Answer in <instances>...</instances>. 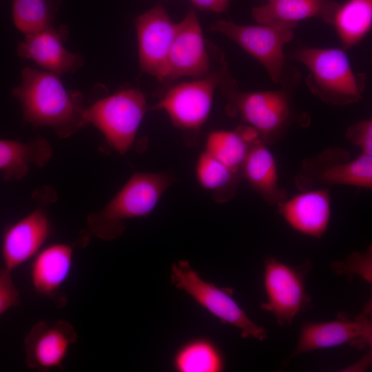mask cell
I'll return each instance as SVG.
<instances>
[{
  "mask_svg": "<svg viewBox=\"0 0 372 372\" xmlns=\"http://www.w3.org/2000/svg\"><path fill=\"white\" fill-rule=\"evenodd\" d=\"M263 283L266 300L260 308L281 326L291 324L309 302L302 272L276 258L265 260Z\"/></svg>",
  "mask_w": 372,
  "mask_h": 372,
  "instance_id": "9",
  "label": "cell"
},
{
  "mask_svg": "<svg viewBox=\"0 0 372 372\" xmlns=\"http://www.w3.org/2000/svg\"><path fill=\"white\" fill-rule=\"evenodd\" d=\"M339 3L333 0H271L254 7L251 14L258 23L297 25L300 21L318 17L332 24Z\"/></svg>",
  "mask_w": 372,
  "mask_h": 372,
  "instance_id": "18",
  "label": "cell"
},
{
  "mask_svg": "<svg viewBox=\"0 0 372 372\" xmlns=\"http://www.w3.org/2000/svg\"><path fill=\"white\" fill-rule=\"evenodd\" d=\"M347 152H343L331 164L318 167L309 180L314 177L320 185H348L370 189L372 187V156L360 154L353 160H349Z\"/></svg>",
  "mask_w": 372,
  "mask_h": 372,
  "instance_id": "22",
  "label": "cell"
},
{
  "mask_svg": "<svg viewBox=\"0 0 372 372\" xmlns=\"http://www.w3.org/2000/svg\"><path fill=\"white\" fill-rule=\"evenodd\" d=\"M278 211L294 230L320 238L326 232L331 214V197L328 187L303 190L278 206Z\"/></svg>",
  "mask_w": 372,
  "mask_h": 372,
  "instance_id": "17",
  "label": "cell"
},
{
  "mask_svg": "<svg viewBox=\"0 0 372 372\" xmlns=\"http://www.w3.org/2000/svg\"><path fill=\"white\" fill-rule=\"evenodd\" d=\"M77 338L74 327L68 321L37 322L24 338L27 366L40 371L61 369L70 347Z\"/></svg>",
  "mask_w": 372,
  "mask_h": 372,
  "instance_id": "14",
  "label": "cell"
},
{
  "mask_svg": "<svg viewBox=\"0 0 372 372\" xmlns=\"http://www.w3.org/2000/svg\"><path fill=\"white\" fill-rule=\"evenodd\" d=\"M349 344L358 348L372 344L371 303L353 320L307 322L302 326L293 355Z\"/></svg>",
  "mask_w": 372,
  "mask_h": 372,
  "instance_id": "12",
  "label": "cell"
},
{
  "mask_svg": "<svg viewBox=\"0 0 372 372\" xmlns=\"http://www.w3.org/2000/svg\"><path fill=\"white\" fill-rule=\"evenodd\" d=\"M296 25L271 23L244 25L226 20L211 25V30L234 41L255 58L271 81L281 83L285 65L284 46L293 37Z\"/></svg>",
  "mask_w": 372,
  "mask_h": 372,
  "instance_id": "8",
  "label": "cell"
},
{
  "mask_svg": "<svg viewBox=\"0 0 372 372\" xmlns=\"http://www.w3.org/2000/svg\"><path fill=\"white\" fill-rule=\"evenodd\" d=\"M198 10L216 13L227 11L231 0H189Z\"/></svg>",
  "mask_w": 372,
  "mask_h": 372,
  "instance_id": "30",
  "label": "cell"
},
{
  "mask_svg": "<svg viewBox=\"0 0 372 372\" xmlns=\"http://www.w3.org/2000/svg\"><path fill=\"white\" fill-rule=\"evenodd\" d=\"M135 28L140 68L162 82L176 23L163 6L157 5L135 19Z\"/></svg>",
  "mask_w": 372,
  "mask_h": 372,
  "instance_id": "13",
  "label": "cell"
},
{
  "mask_svg": "<svg viewBox=\"0 0 372 372\" xmlns=\"http://www.w3.org/2000/svg\"><path fill=\"white\" fill-rule=\"evenodd\" d=\"M173 182L166 172L134 174L103 208L88 216L90 233L106 241L120 237L124 221L149 216Z\"/></svg>",
  "mask_w": 372,
  "mask_h": 372,
  "instance_id": "2",
  "label": "cell"
},
{
  "mask_svg": "<svg viewBox=\"0 0 372 372\" xmlns=\"http://www.w3.org/2000/svg\"><path fill=\"white\" fill-rule=\"evenodd\" d=\"M11 93L21 105L24 122L34 127H51L65 138L88 125L83 94L67 89L55 73L25 67Z\"/></svg>",
  "mask_w": 372,
  "mask_h": 372,
  "instance_id": "1",
  "label": "cell"
},
{
  "mask_svg": "<svg viewBox=\"0 0 372 372\" xmlns=\"http://www.w3.org/2000/svg\"><path fill=\"white\" fill-rule=\"evenodd\" d=\"M267 1H271V0H267Z\"/></svg>",
  "mask_w": 372,
  "mask_h": 372,
  "instance_id": "31",
  "label": "cell"
},
{
  "mask_svg": "<svg viewBox=\"0 0 372 372\" xmlns=\"http://www.w3.org/2000/svg\"><path fill=\"white\" fill-rule=\"evenodd\" d=\"M41 202L28 214L7 227L3 232L1 256L4 268L12 272L42 249L50 237L52 226L47 206L53 201L54 192L44 191Z\"/></svg>",
  "mask_w": 372,
  "mask_h": 372,
  "instance_id": "10",
  "label": "cell"
},
{
  "mask_svg": "<svg viewBox=\"0 0 372 372\" xmlns=\"http://www.w3.org/2000/svg\"><path fill=\"white\" fill-rule=\"evenodd\" d=\"M74 245L53 243L42 248L32 259L31 283L40 296L64 307L68 298L61 287L70 276L73 265Z\"/></svg>",
  "mask_w": 372,
  "mask_h": 372,
  "instance_id": "16",
  "label": "cell"
},
{
  "mask_svg": "<svg viewBox=\"0 0 372 372\" xmlns=\"http://www.w3.org/2000/svg\"><path fill=\"white\" fill-rule=\"evenodd\" d=\"M259 139L262 138L254 129L242 125L234 131L211 132L207 137L205 151L232 170L240 172L251 145Z\"/></svg>",
  "mask_w": 372,
  "mask_h": 372,
  "instance_id": "21",
  "label": "cell"
},
{
  "mask_svg": "<svg viewBox=\"0 0 372 372\" xmlns=\"http://www.w3.org/2000/svg\"><path fill=\"white\" fill-rule=\"evenodd\" d=\"M219 87L227 101V113L254 129L265 143L279 134L290 118V101L283 90L242 92L229 72Z\"/></svg>",
  "mask_w": 372,
  "mask_h": 372,
  "instance_id": "5",
  "label": "cell"
},
{
  "mask_svg": "<svg viewBox=\"0 0 372 372\" xmlns=\"http://www.w3.org/2000/svg\"><path fill=\"white\" fill-rule=\"evenodd\" d=\"M344 50L356 45L372 26V0H347L337 8L333 17Z\"/></svg>",
  "mask_w": 372,
  "mask_h": 372,
  "instance_id": "23",
  "label": "cell"
},
{
  "mask_svg": "<svg viewBox=\"0 0 372 372\" xmlns=\"http://www.w3.org/2000/svg\"><path fill=\"white\" fill-rule=\"evenodd\" d=\"M199 185L212 194L214 200L225 203L232 198L242 175L215 158L206 151L199 155L195 168Z\"/></svg>",
  "mask_w": 372,
  "mask_h": 372,
  "instance_id": "24",
  "label": "cell"
},
{
  "mask_svg": "<svg viewBox=\"0 0 372 372\" xmlns=\"http://www.w3.org/2000/svg\"><path fill=\"white\" fill-rule=\"evenodd\" d=\"M68 34V27L61 25L25 34L24 40L18 44L17 54L58 75L74 74L84 65V59L65 48L63 43Z\"/></svg>",
  "mask_w": 372,
  "mask_h": 372,
  "instance_id": "15",
  "label": "cell"
},
{
  "mask_svg": "<svg viewBox=\"0 0 372 372\" xmlns=\"http://www.w3.org/2000/svg\"><path fill=\"white\" fill-rule=\"evenodd\" d=\"M240 172L253 190L269 205L278 206L287 199L285 191L278 184L275 158L262 139L251 145Z\"/></svg>",
  "mask_w": 372,
  "mask_h": 372,
  "instance_id": "19",
  "label": "cell"
},
{
  "mask_svg": "<svg viewBox=\"0 0 372 372\" xmlns=\"http://www.w3.org/2000/svg\"><path fill=\"white\" fill-rule=\"evenodd\" d=\"M52 156V147L43 137L28 142L0 139V172L6 180H19L30 165L43 167Z\"/></svg>",
  "mask_w": 372,
  "mask_h": 372,
  "instance_id": "20",
  "label": "cell"
},
{
  "mask_svg": "<svg viewBox=\"0 0 372 372\" xmlns=\"http://www.w3.org/2000/svg\"><path fill=\"white\" fill-rule=\"evenodd\" d=\"M61 2L62 0H13L14 25L25 34L50 27Z\"/></svg>",
  "mask_w": 372,
  "mask_h": 372,
  "instance_id": "26",
  "label": "cell"
},
{
  "mask_svg": "<svg viewBox=\"0 0 372 372\" xmlns=\"http://www.w3.org/2000/svg\"><path fill=\"white\" fill-rule=\"evenodd\" d=\"M351 143L360 150V154L372 156V120H361L351 125L346 132Z\"/></svg>",
  "mask_w": 372,
  "mask_h": 372,
  "instance_id": "28",
  "label": "cell"
},
{
  "mask_svg": "<svg viewBox=\"0 0 372 372\" xmlns=\"http://www.w3.org/2000/svg\"><path fill=\"white\" fill-rule=\"evenodd\" d=\"M19 304V292L14 285L11 272L3 267L0 269V316Z\"/></svg>",
  "mask_w": 372,
  "mask_h": 372,
  "instance_id": "29",
  "label": "cell"
},
{
  "mask_svg": "<svg viewBox=\"0 0 372 372\" xmlns=\"http://www.w3.org/2000/svg\"><path fill=\"white\" fill-rule=\"evenodd\" d=\"M147 110L143 93L130 88L87 106L86 120L103 134L112 148L125 154L133 145Z\"/></svg>",
  "mask_w": 372,
  "mask_h": 372,
  "instance_id": "7",
  "label": "cell"
},
{
  "mask_svg": "<svg viewBox=\"0 0 372 372\" xmlns=\"http://www.w3.org/2000/svg\"><path fill=\"white\" fill-rule=\"evenodd\" d=\"M170 280L175 287L187 293L220 321L238 329L242 338L260 341L267 338L265 329L253 322L234 299L231 288L205 281L188 261L181 260L172 265Z\"/></svg>",
  "mask_w": 372,
  "mask_h": 372,
  "instance_id": "6",
  "label": "cell"
},
{
  "mask_svg": "<svg viewBox=\"0 0 372 372\" xmlns=\"http://www.w3.org/2000/svg\"><path fill=\"white\" fill-rule=\"evenodd\" d=\"M293 59L308 69L307 85L324 103L345 105L360 100L364 76L353 72L344 49L302 47Z\"/></svg>",
  "mask_w": 372,
  "mask_h": 372,
  "instance_id": "3",
  "label": "cell"
},
{
  "mask_svg": "<svg viewBox=\"0 0 372 372\" xmlns=\"http://www.w3.org/2000/svg\"><path fill=\"white\" fill-rule=\"evenodd\" d=\"M335 273L340 274H358L367 282H371V247L366 253H353L345 262L332 265Z\"/></svg>",
  "mask_w": 372,
  "mask_h": 372,
  "instance_id": "27",
  "label": "cell"
},
{
  "mask_svg": "<svg viewBox=\"0 0 372 372\" xmlns=\"http://www.w3.org/2000/svg\"><path fill=\"white\" fill-rule=\"evenodd\" d=\"M208 48L196 12L189 9L176 23L162 83L169 84L183 77L198 78L211 70Z\"/></svg>",
  "mask_w": 372,
  "mask_h": 372,
  "instance_id": "11",
  "label": "cell"
},
{
  "mask_svg": "<svg viewBox=\"0 0 372 372\" xmlns=\"http://www.w3.org/2000/svg\"><path fill=\"white\" fill-rule=\"evenodd\" d=\"M173 363L180 372H218L224 369V360L218 348L204 338L183 345L176 353Z\"/></svg>",
  "mask_w": 372,
  "mask_h": 372,
  "instance_id": "25",
  "label": "cell"
},
{
  "mask_svg": "<svg viewBox=\"0 0 372 372\" xmlns=\"http://www.w3.org/2000/svg\"><path fill=\"white\" fill-rule=\"evenodd\" d=\"M227 72L223 62L203 76L170 87L150 110L164 111L186 143L193 145L209 116L215 90Z\"/></svg>",
  "mask_w": 372,
  "mask_h": 372,
  "instance_id": "4",
  "label": "cell"
}]
</instances>
